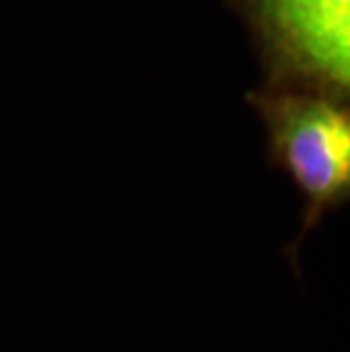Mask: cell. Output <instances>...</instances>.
<instances>
[{"label": "cell", "mask_w": 350, "mask_h": 352, "mask_svg": "<svg viewBox=\"0 0 350 352\" xmlns=\"http://www.w3.org/2000/svg\"><path fill=\"white\" fill-rule=\"evenodd\" d=\"M248 25L264 87L348 102L350 0H228Z\"/></svg>", "instance_id": "obj_2"}, {"label": "cell", "mask_w": 350, "mask_h": 352, "mask_svg": "<svg viewBox=\"0 0 350 352\" xmlns=\"http://www.w3.org/2000/svg\"><path fill=\"white\" fill-rule=\"evenodd\" d=\"M245 100L264 123L271 164L292 177L303 196L300 234L289 248L296 264L303 239L350 198L348 102L269 87L245 94Z\"/></svg>", "instance_id": "obj_1"}]
</instances>
